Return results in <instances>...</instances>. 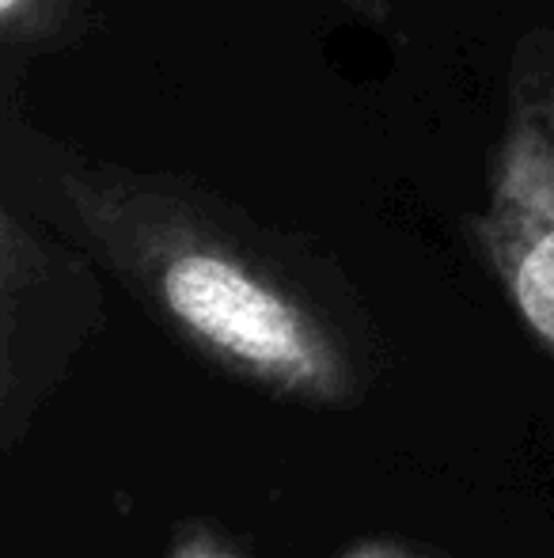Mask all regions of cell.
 Returning <instances> with one entry per match:
<instances>
[{
    "mask_svg": "<svg viewBox=\"0 0 554 558\" xmlns=\"http://www.w3.org/2000/svg\"><path fill=\"white\" fill-rule=\"evenodd\" d=\"M168 558H244V551H239V547L232 544L217 524L190 521L175 532Z\"/></svg>",
    "mask_w": 554,
    "mask_h": 558,
    "instance_id": "5",
    "label": "cell"
},
{
    "mask_svg": "<svg viewBox=\"0 0 554 558\" xmlns=\"http://www.w3.org/2000/svg\"><path fill=\"white\" fill-rule=\"evenodd\" d=\"M342 558H426V555L415 551L410 544H403V539H365V544H357L354 551Z\"/></svg>",
    "mask_w": 554,
    "mask_h": 558,
    "instance_id": "6",
    "label": "cell"
},
{
    "mask_svg": "<svg viewBox=\"0 0 554 558\" xmlns=\"http://www.w3.org/2000/svg\"><path fill=\"white\" fill-rule=\"evenodd\" d=\"M99 319L88 258L53 243L12 206L0 209V411L4 448L53 388L65 357Z\"/></svg>",
    "mask_w": 554,
    "mask_h": 558,
    "instance_id": "3",
    "label": "cell"
},
{
    "mask_svg": "<svg viewBox=\"0 0 554 558\" xmlns=\"http://www.w3.org/2000/svg\"><path fill=\"white\" fill-rule=\"evenodd\" d=\"M357 4H361V8H365V4H377V0H357Z\"/></svg>",
    "mask_w": 554,
    "mask_h": 558,
    "instance_id": "7",
    "label": "cell"
},
{
    "mask_svg": "<svg viewBox=\"0 0 554 558\" xmlns=\"http://www.w3.org/2000/svg\"><path fill=\"white\" fill-rule=\"evenodd\" d=\"M475 243L520 324L554 357V38L528 43L513 65Z\"/></svg>",
    "mask_w": 554,
    "mask_h": 558,
    "instance_id": "2",
    "label": "cell"
},
{
    "mask_svg": "<svg viewBox=\"0 0 554 558\" xmlns=\"http://www.w3.org/2000/svg\"><path fill=\"white\" fill-rule=\"evenodd\" d=\"M50 183L88 255L232 380L323 411L369 391L365 312L296 240L160 171L58 153Z\"/></svg>",
    "mask_w": 554,
    "mask_h": 558,
    "instance_id": "1",
    "label": "cell"
},
{
    "mask_svg": "<svg viewBox=\"0 0 554 558\" xmlns=\"http://www.w3.org/2000/svg\"><path fill=\"white\" fill-rule=\"evenodd\" d=\"M88 0H0V43L8 53H46L81 31Z\"/></svg>",
    "mask_w": 554,
    "mask_h": 558,
    "instance_id": "4",
    "label": "cell"
}]
</instances>
